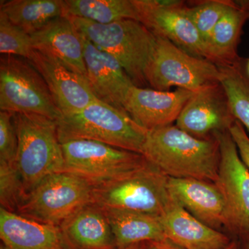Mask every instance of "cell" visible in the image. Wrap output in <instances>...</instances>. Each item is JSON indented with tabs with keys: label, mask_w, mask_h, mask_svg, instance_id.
<instances>
[{
	"label": "cell",
	"mask_w": 249,
	"mask_h": 249,
	"mask_svg": "<svg viewBox=\"0 0 249 249\" xmlns=\"http://www.w3.org/2000/svg\"><path fill=\"white\" fill-rule=\"evenodd\" d=\"M82 36L87 79L93 93L100 101L124 111L125 98L135 85L114 56Z\"/></svg>",
	"instance_id": "cell-16"
},
{
	"label": "cell",
	"mask_w": 249,
	"mask_h": 249,
	"mask_svg": "<svg viewBox=\"0 0 249 249\" xmlns=\"http://www.w3.org/2000/svg\"><path fill=\"white\" fill-rule=\"evenodd\" d=\"M18 139L16 165L26 196L52 174L63 171L64 157L56 121L35 114L16 113Z\"/></svg>",
	"instance_id": "cell-4"
},
{
	"label": "cell",
	"mask_w": 249,
	"mask_h": 249,
	"mask_svg": "<svg viewBox=\"0 0 249 249\" xmlns=\"http://www.w3.org/2000/svg\"><path fill=\"white\" fill-rule=\"evenodd\" d=\"M25 196L24 183L16 164L0 160L1 208L17 213Z\"/></svg>",
	"instance_id": "cell-28"
},
{
	"label": "cell",
	"mask_w": 249,
	"mask_h": 249,
	"mask_svg": "<svg viewBox=\"0 0 249 249\" xmlns=\"http://www.w3.org/2000/svg\"><path fill=\"white\" fill-rule=\"evenodd\" d=\"M64 169L97 183L109 181L138 169L147 163L142 155L104 142L75 139L60 142Z\"/></svg>",
	"instance_id": "cell-9"
},
{
	"label": "cell",
	"mask_w": 249,
	"mask_h": 249,
	"mask_svg": "<svg viewBox=\"0 0 249 249\" xmlns=\"http://www.w3.org/2000/svg\"><path fill=\"white\" fill-rule=\"evenodd\" d=\"M94 185L68 172L52 174L28 193L17 213L42 224L60 227L80 209L93 204Z\"/></svg>",
	"instance_id": "cell-6"
},
{
	"label": "cell",
	"mask_w": 249,
	"mask_h": 249,
	"mask_svg": "<svg viewBox=\"0 0 249 249\" xmlns=\"http://www.w3.org/2000/svg\"><path fill=\"white\" fill-rule=\"evenodd\" d=\"M0 249H73L61 229L0 209Z\"/></svg>",
	"instance_id": "cell-17"
},
{
	"label": "cell",
	"mask_w": 249,
	"mask_h": 249,
	"mask_svg": "<svg viewBox=\"0 0 249 249\" xmlns=\"http://www.w3.org/2000/svg\"><path fill=\"white\" fill-rule=\"evenodd\" d=\"M29 61L43 77L62 116L82 110L98 100L87 78L58 59L34 50Z\"/></svg>",
	"instance_id": "cell-13"
},
{
	"label": "cell",
	"mask_w": 249,
	"mask_h": 249,
	"mask_svg": "<svg viewBox=\"0 0 249 249\" xmlns=\"http://www.w3.org/2000/svg\"><path fill=\"white\" fill-rule=\"evenodd\" d=\"M142 155L171 178H193L215 183L220 148L217 137L200 139L170 124L148 131Z\"/></svg>",
	"instance_id": "cell-1"
},
{
	"label": "cell",
	"mask_w": 249,
	"mask_h": 249,
	"mask_svg": "<svg viewBox=\"0 0 249 249\" xmlns=\"http://www.w3.org/2000/svg\"><path fill=\"white\" fill-rule=\"evenodd\" d=\"M194 92L180 88L161 91L134 85L124 108L139 125L150 131L173 124Z\"/></svg>",
	"instance_id": "cell-14"
},
{
	"label": "cell",
	"mask_w": 249,
	"mask_h": 249,
	"mask_svg": "<svg viewBox=\"0 0 249 249\" xmlns=\"http://www.w3.org/2000/svg\"><path fill=\"white\" fill-rule=\"evenodd\" d=\"M18 148L14 113L0 111V160L16 164Z\"/></svg>",
	"instance_id": "cell-29"
},
{
	"label": "cell",
	"mask_w": 249,
	"mask_h": 249,
	"mask_svg": "<svg viewBox=\"0 0 249 249\" xmlns=\"http://www.w3.org/2000/svg\"><path fill=\"white\" fill-rule=\"evenodd\" d=\"M139 22L157 37L167 39L187 53L204 58V43L185 11L186 3L177 0H134Z\"/></svg>",
	"instance_id": "cell-11"
},
{
	"label": "cell",
	"mask_w": 249,
	"mask_h": 249,
	"mask_svg": "<svg viewBox=\"0 0 249 249\" xmlns=\"http://www.w3.org/2000/svg\"><path fill=\"white\" fill-rule=\"evenodd\" d=\"M160 219L167 240L183 249H224L232 242L224 232L193 217L174 198Z\"/></svg>",
	"instance_id": "cell-19"
},
{
	"label": "cell",
	"mask_w": 249,
	"mask_h": 249,
	"mask_svg": "<svg viewBox=\"0 0 249 249\" xmlns=\"http://www.w3.org/2000/svg\"><path fill=\"white\" fill-rule=\"evenodd\" d=\"M60 142L86 139L142 155L148 131L126 111L96 100L88 107L56 121Z\"/></svg>",
	"instance_id": "cell-3"
},
{
	"label": "cell",
	"mask_w": 249,
	"mask_h": 249,
	"mask_svg": "<svg viewBox=\"0 0 249 249\" xmlns=\"http://www.w3.org/2000/svg\"><path fill=\"white\" fill-rule=\"evenodd\" d=\"M87 40L114 56L134 85H147L145 71L155 49L157 36L135 19L99 24L67 16Z\"/></svg>",
	"instance_id": "cell-2"
},
{
	"label": "cell",
	"mask_w": 249,
	"mask_h": 249,
	"mask_svg": "<svg viewBox=\"0 0 249 249\" xmlns=\"http://www.w3.org/2000/svg\"><path fill=\"white\" fill-rule=\"evenodd\" d=\"M93 204L101 208L127 210L161 216L173 201L168 177L147 161L138 169L97 183Z\"/></svg>",
	"instance_id": "cell-5"
},
{
	"label": "cell",
	"mask_w": 249,
	"mask_h": 249,
	"mask_svg": "<svg viewBox=\"0 0 249 249\" xmlns=\"http://www.w3.org/2000/svg\"><path fill=\"white\" fill-rule=\"evenodd\" d=\"M34 50L31 36L0 12V53L30 60Z\"/></svg>",
	"instance_id": "cell-27"
},
{
	"label": "cell",
	"mask_w": 249,
	"mask_h": 249,
	"mask_svg": "<svg viewBox=\"0 0 249 249\" xmlns=\"http://www.w3.org/2000/svg\"><path fill=\"white\" fill-rule=\"evenodd\" d=\"M229 133L237 145L241 159L249 170V137L247 131L243 125L236 120L229 129Z\"/></svg>",
	"instance_id": "cell-30"
},
{
	"label": "cell",
	"mask_w": 249,
	"mask_h": 249,
	"mask_svg": "<svg viewBox=\"0 0 249 249\" xmlns=\"http://www.w3.org/2000/svg\"><path fill=\"white\" fill-rule=\"evenodd\" d=\"M31 37L35 50L58 59L87 78L83 36L67 16L55 18Z\"/></svg>",
	"instance_id": "cell-18"
},
{
	"label": "cell",
	"mask_w": 249,
	"mask_h": 249,
	"mask_svg": "<svg viewBox=\"0 0 249 249\" xmlns=\"http://www.w3.org/2000/svg\"><path fill=\"white\" fill-rule=\"evenodd\" d=\"M232 2L231 0H207L196 1L193 6L186 5V14L196 26L203 43Z\"/></svg>",
	"instance_id": "cell-26"
},
{
	"label": "cell",
	"mask_w": 249,
	"mask_h": 249,
	"mask_svg": "<svg viewBox=\"0 0 249 249\" xmlns=\"http://www.w3.org/2000/svg\"><path fill=\"white\" fill-rule=\"evenodd\" d=\"M60 227L73 249H117L107 217L97 205H87Z\"/></svg>",
	"instance_id": "cell-21"
},
{
	"label": "cell",
	"mask_w": 249,
	"mask_h": 249,
	"mask_svg": "<svg viewBox=\"0 0 249 249\" xmlns=\"http://www.w3.org/2000/svg\"><path fill=\"white\" fill-rule=\"evenodd\" d=\"M0 109L55 121L62 117L40 72L29 60L14 55H3L0 60Z\"/></svg>",
	"instance_id": "cell-7"
},
{
	"label": "cell",
	"mask_w": 249,
	"mask_h": 249,
	"mask_svg": "<svg viewBox=\"0 0 249 249\" xmlns=\"http://www.w3.org/2000/svg\"><path fill=\"white\" fill-rule=\"evenodd\" d=\"M145 78L147 84L158 91H169L176 87L196 91L219 82L220 72L206 59L194 56L167 39L157 37Z\"/></svg>",
	"instance_id": "cell-8"
},
{
	"label": "cell",
	"mask_w": 249,
	"mask_h": 249,
	"mask_svg": "<svg viewBox=\"0 0 249 249\" xmlns=\"http://www.w3.org/2000/svg\"><path fill=\"white\" fill-rule=\"evenodd\" d=\"M168 188L175 200L205 225L217 231L228 229L227 205L215 183L168 178Z\"/></svg>",
	"instance_id": "cell-15"
},
{
	"label": "cell",
	"mask_w": 249,
	"mask_h": 249,
	"mask_svg": "<svg viewBox=\"0 0 249 249\" xmlns=\"http://www.w3.org/2000/svg\"><path fill=\"white\" fill-rule=\"evenodd\" d=\"M0 12L29 35L55 18L65 16L62 0H11L1 1Z\"/></svg>",
	"instance_id": "cell-23"
},
{
	"label": "cell",
	"mask_w": 249,
	"mask_h": 249,
	"mask_svg": "<svg viewBox=\"0 0 249 249\" xmlns=\"http://www.w3.org/2000/svg\"><path fill=\"white\" fill-rule=\"evenodd\" d=\"M235 121L227 93L218 82L195 91L175 125L196 138L210 139L229 131Z\"/></svg>",
	"instance_id": "cell-12"
},
{
	"label": "cell",
	"mask_w": 249,
	"mask_h": 249,
	"mask_svg": "<svg viewBox=\"0 0 249 249\" xmlns=\"http://www.w3.org/2000/svg\"><path fill=\"white\" fill-rule=\"evenodd\" d=\"M65 16L109 24L131 19L139 21L134 0H64Z\"/></svg>",
	"instance_id": "cell-24"
},
{
	"label": "cell",
	"mask_w": 249,
	"mask_h": 249,
	"mask_svg": "<svg viewBox=\"0 0 249 249\" xmlns=\"http://www.w3.org/2000/svg\"><path fill=\"white\" fill-rule=\"evenodd\" d=\"M249 19V1H233L204 42V58L218 67L242 60L237 53L241 34Z\"/></svg>",
	"instance_id": "cell-20"
},
{
	"label": "cell",
	"mask_w": 249,
	"mask_h": 249,
	"mask_svg": "<svg viewBox=\"0 0 249 249\" xmlns=\"http://www.w3.org/2000/svg\"><path fill=\"white\" fill-rule=\"evenodd\" d=\"M111 229L116 249L167 240L160 216L127 210L101 208Z\"/></svg>",
	"instance_id": "cell-22"
},
{
	"label": "cell",
	"mask_w": 249,
	"mask_h": 249,
	"mask_svg": "<svg viewBox=\"0 0 249 249\" xmlns=\"http://www.w3.org/2000/svg\"><path fill=\"white\" fill-rule=\"evenodd\" d=\"M245 240V249H249V236H244Z\"/></svg>",
	"instance_id": "cell-34"
},
{
	"label": "cell",
	"mask_w": 249,
	"mask_h": 249,
	"mask_svg": "<svg viewBox=\"0 0 249 249\" xmlns=\"http://www.w3.org/2000/svg\"><path fill=\"white\" fill-rule=\"evenodd\" d=\"M246 68H247V72L249 76V60H248V62H247V67H246Z\"/></svg>",
	"instance_id": "cell-35"
},
{
	"label": "cell",
	"mask_w": 249,
	"mask_h": 249,
	"mask_svg": "<svg viewBox=\"0 0 249 249\" xmlns=\"http://www.w3.org/2000/svg\"><path fill=\"white\" fill-rule=\"evenodd\" d=\"M220 148L218 178L227 205L228 229L249 236V170L241 159L229 131L217 134Z\"/></svg>",
	"instance_id": "cell-10"
},
{
	"label": "cell",
	"mask_w": 249,
	"mask_h": 249,
	"mask_svg": "<svg viewBox=\"0 0 249 249\" xmlns=\"http://www.w3.org/2000/svg\"><path fill=\"white\" fill-rule=\"evenodd\" d=\"M145 249H183L168 240L149 242L145 243Z\"/></svg>",
	"instance_id": "cell-31"
},
{
	"label": "cell",
	"mask_w": 249,
	"mask_h": 249,
	"mask_svg": "<svg viewBox=\"0 0 249 249\" xmlns=\"http://www.w3.org/2000/svg\"><path fill=\"white\" fill-rule=\"evenodd\" d=\"M145 243L146 242H142V243L134 244V245L129 246L122 249H145Z\"/></svg>",
	"instance_id": "cell-32"
},
{
	"label": "cell",
	"mask_w": 249,
	"mask_h": 249,
	"mask_svg": "<svg viewBox=\"0 0 249 249\" xmlns=\"http://www.w3.org/2000/svg\"><path fill=\"white\" fill-rule=\"evenodd\" d=\"M224 249H239V247L235 241H232L231 243Z\"/></svg>",
	"instance_id": "cell-33"
},
{
	"label": "cell",
	"mask_w": 249,
	"mask_h": 249,
	"mask_svg": "<svg viewBox=\"0 0 249 249\" xmlns=\"http://www.w3.org/2000/svg\"><path fill=\"white\" fill-rule=\"evenodd\" d=\"M219 70L232 114L249 133V76L244 60Z\"/></svg>",
	"instance_id": "cell-25"
}]
</instances>
